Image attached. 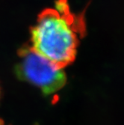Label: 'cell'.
Returning <instances> with one entry per match:
<instances>
[{"mask_svg":"<svg viewBox=\"0 0 124 125\" xmlns=\"http://www.w3.org/2000/svg\"><path fill=\"white\" fill-rule=\"evenodd\" d=\"M85 28L83 17L71 12L67 0H58L54 8L39 14L31 29V47L63 69L74 62Z\"/></svg>","mask_w":124,"mask_h":125,"instance_id":"obj_1","label":"cell"},{"mask_svg":"<svg viewBox=\"0 0 124 125\" xmlns=\"http://www.w3.org/2000/svg\"><path fill=\"white\" fill-rule=\"evenodd\" d=\"M18 56L14 68L16 76L37 87L43 94H54L66 85L67 76L63 69H59L29 45L22 47Z\"/></svg>","mask_w":124,"mask_h":125,"instance_id":"obj_2","label":"cell"},{"mask_svg":"<svg viewBox=\"0 0 124 125\" xmlns=\"http://www.w3.org/2000/svg\"><path fill=\"white\" fill-rule=\"evenodd\" d=\"M0 96H1V89H0Z\"/></svg>","mask_w":124,"mask_h":125,"instance_id":"obj_3","label":"cell"}]
</instances>
